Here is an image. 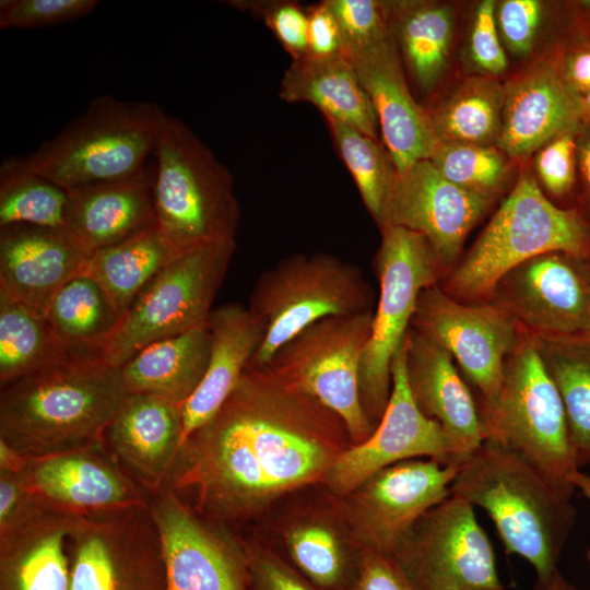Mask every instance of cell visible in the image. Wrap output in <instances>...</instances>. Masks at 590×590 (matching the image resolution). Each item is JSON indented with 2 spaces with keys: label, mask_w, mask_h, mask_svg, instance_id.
Returning <instances> with one entry per match:
<instances>
[{
  "label": "cell",
  "mask_w": 590,
  "mask_h": 590,
  "mask_svg": "<svg viewBox=\"0 0 590 590\" xmlns=\"http://www.w3.org/2000/svg\"><path fill=\"white\" fill-rule=\"evenodd\" d=\"M346 439L333 412L268 368L247 367L219 411L187 437L166 486L216 523L249 519L324 480Z\"/></svg>",
  "instance_id": "6da1fadb"
},
{
  "label": "cell",
  "mask_w": 590,
  "mask_h": 590,
  "mask_svg": "<svg viewBox=\"0 0 590 590\" xmlns=\"http://www.w3.org/2000/svg\"><path fill=\"white\" fill-rule=\"evenodd\" d=\"M504 109V84L473 74L428 109L438 143L497 145Z\"/></svg>",
  "instance_id": "836d02e7"
},
{
  "label": "cell",
  "mask_w": 590,
  "mask_h": 590,
  "mask_svg": "<svg viewBox=\"0 0 590 590\" xmlns=\"http://www.w3.org/2000/svg\"><path fill=\"white\" fill-rule=\"evenodd\" d=\"M279 96L290 103L312 104L324 117L379 140L375 107L344 55L328 58L307 55L293 60L281 80Z\"/></svg>",
  "instance_id": "f1b7e54d"
},
{
  "label": "cell",
  "mask_w": 590,
  "mask_h": 590,
  "mask_svg": "<svg viewBox=\"0 0 590 590\" xmlns=\"http://www.w3.org/2000/svg\"><path fill=\"white\" fill-rule=\"evenodd\" d=\"M157 227L178 251L235 240L240 217L233 176L181 120L167 115L155 149Z\"/></svg>",
  "instance_id": "52a82bcc"
},
{
  "label": "cell",
  "mask_w": 590,
  "mask_h": 590,
  "mask_svg": "<svg viewBox=\"0 0 590 590\" xmlns=\"http://www.w3.org/2000/svg\"><path fill=\"white\" fill-rule=\"evenodd\" d=\"M97 4L96 0H1L0 28L59 25L87 15Z\"/></svg>",
  "instance_id": "ee69618b"
},
{
  "label": "cell",
  "mask_w": 590,
  "mask_h": 590,
  "mask_svg": "<svg viewBox=\"0 0 590 590\" xmlns=\"http://www.w3.org/2000/svg\"><path fill=\"white\" fill-rule=\"evenodd\" d=\"M460 464L404 460L368 477L346 496L347 518L362 550L392 555L413 524L451 495Z\"/></svg>",
  "instance_id": "2e32d148"
},
{
  "label": "cell",
  "mask_w": 590,
  "mask_h": 590,
  "mask_svg": "<svg viewBox=\"0 0 590 590\" xmlns=\"http://www.w3.org/2000/svg\"><path fill=\"white\" fill-rule=\"evenodd\" d=\"M35 314L0 291V386L79 357Z\"/></svg>",
  "instance_id": "e575fe53"
},
{
  "label": "cell",
  "mask_w": 590,
  "mask_h": 590,
  "mask_svg": "<svg viewBox=\"0 0 590 590\" xmlns=\"http://www.w3.org/2000/svg\"><path fill=\"white\" fill-rule=\"evenodd\" d=\"M153 173L67 190L64 233L87 256L157 226Z\"/></svg>",
  "instance_id": "484cf974"
},
{
  "label": "cell",
  "mask_w": 590,
  "mask_h": 590,
  "mask_svg": "<svg viewBox=\"0 0 590 590\" xmlns=\"http://www.w3.org/2000/svg\"><path fill=\"white\" fill-rule=\"evenodd\" d=\"M178 253L157 226L88 256L86 272L123 315Z\"/></svg>",
  "instance_id": "d6a6232c"
},
{
  "label": "cell",
  "mask_w": 590,
  "mask_h": 590,
  "mask_svg": "<svg viewBox=\"0 0 590 590\" xmlns=\"http://www.w3.org/2000/svg\"><path fill=\"white\" fill-rule=\"evenodd\" d=\"M371 291L359 270L326 255H294L257 280L249 310L264 337L247 367L262 368L295 335L333 316L371 311Z\"/></svg>",
  "instance_id": "ba28073f"
},
{
  "label": "cell",
  "mask_w": 590,
  "mask_h": 590,
  "mask_svg": "<svg viewBox=\"0 0 590 590\" xmlns=\"http://www.w3.org/2000/svg\"><path fill=\"white\" fill-rule=\"evenodd\" d=\"M337 151L351 173L369 214L379 225L397 169L384 143L356 128L324 117Z\"/></svg>",
  "instance_id": "74e56055"
},
{
  "label": "cell",
  "mask_w": 590,
  "mask_h": 590,
  "mask_svg": "<svg viewBox=\"0 0 590 590\" xmlns=\"http://www.w3.org/2000/svg\"><path fill=\"white\" fill-rule=\"evenodd\" d=\"M589 285H590V260H589ZM589 310H590V300H589Z\"/></svg>",
  "instance_id": "6f0895ef"
},
{
  "label": "cell",
  "mask_w": 590,
  "mask_h": 590,
  "mask_svg": "<svg viewBox=\"0 0 590 590\" xmlns=\"http://www.w3.org/2000/svg\"><path fill=\"white\" fill-rule=\"evenodd\" d=\"M496 2L481 1L472 15L467 55L480 75L497 78L508 68V59L496 24Z\"/></svg>",
  "instance_id": "f6af8a7d"
},
{
  "label": "cell",
  "mask_w": 590,
  "mask_h": 590,
  "mask_svg": "<svg viewBox=\"0 0 590 590\" xmlns=\"http://www.w3.org/2000/svg\"><path fill=\"white\" fill-rule=\"evenodd\" d=\"M535 338L559 391L573 456L580 469L590 463V340L587 337Z\"/></svg>",
  "instance_id": "d590c367"
},
{
  "label": "cell",
  "mask_w": 590,
  "mask_h": 590,
  "mask_svg": "<svg viewBox=\"0 0 590 590\" xmlns=\"http://www.w3.org/2000/svg\"><path fill=\"white\" fill-rule=\"evenodd\" d=\"M380 231L376 257L379 295L359 371L361 400L374 428L387 406L391 363L410 330L418 296L445 272L423 235L393 225Z\"/></svg>",
  "instance_id": "9c48e42d"
},
{
  "label": "cell",
  "mask_w": 590,
  "mask_h": 590,
  "mask_svg": "<svg viewBox=\"0 0 590 590\" xmlns=\"http://www.w3.org/2000/svg\"><path fill=\"white\" fill-rule=\"evenodd\" d=\"M450 493L488 514L506 553L527 559L535 590H546L576 523L570 498L526 458L492 441L463 460Z\"/></svg>",
  "instance_id": "3957f363"
},
{
  "label": "cell",
  "mask_w": 590,
  "mask_h": 590,
  "mask_svg": "<svg viewBox=\"0 0 590 590\" xmlns=\"http://www.w3.org/2000/svg\"><path fill=\"white\" fill-rule=\"evenodd\" d=\"M306 9L309 54L328 58L343 54V42L338 21L327 0Z\"/></svg>",
  "instance_id": "816d5d0a"
},
{
  "label": "cell",
  "mask_w": 590,
  "mask_h": 590,
  "mask_svg": "<svg viewBox=\"0 0 590 590\" xmlns=\"http://www.w3.org/2000/svg\"><path fill=\"white\" fill-rule=\"evenodd\" d=\"M234 250L226 240L178 253L134 299L102 358L120 368L151 343L206 326Z\"/></svg>",
  "instance_id": "30bf717a"
},
{
  "label": "cell",
  "mask_w": 590,
  "mask_h": 590,
  "mask_svg": "<svg viewBox=\"0 0 590 590\" xmlns=\"http://www.w3.org/2000/svg\"><path fill=\"white\" fill-rule=\"evenodd\" d=\"M345 590L420 589L391 555L362 550L357 575Z\"/></svg>",
  "instance_id": "c3c4849f"
},
{
  "label": "cell",
  "mask_w": 590,
  "mask_h": 590,
  "mask_svg": "<svg viewBox=\"0 0 590 590\" xmlns=\"http://www.w3.org/2000/svg\"><path fill=\"white\" fill-rule=\"evenodd\" d=\"M391 556L420 590H505L474 506L456 495L425 512Z\"/></svg>",
  "instance_id": "4fadbf2b"
},
{
  "label": "cell",
  "mask_w": 590,
  "mask_h": 590,
  "mask_svg": "<svg viewBox=\"0 0 590 590\" xmlns=\"http://www.w3.org/2000/svg\"><path fill=\"white\" fill-rule=\"evenodd\" d=\"M390 22L406 70L422 93H432L449 67L456 12L445 2L390 1Z\"/></svg>",
  "instance_id": "4dcf8cb0"
},
{
  "label": "cell",
  "mask_w": 590,
  "mask_h": 590,
  "mask_svg": "<svg viewBox=\"0 0 590 590\" xmlns=\"http://www.w3.org/2000/svg\"><path fill=\"white\" fill-rule=\"evenodd\" d=\"M245 551L249 590H320L276 554L256 546Z\"/></svg>",
  "instance_id": "7dc6e473"
},
{
  "label": "cell",
  "mask_w": 590,
  "mask_h": 590,
  "mask_svg": "<svg viewBox=\"0 0 590 590\" xmlns=\"http://www.w3.org/2000/svg\"><path fill=\"white\" fill-rule=\"evenodd\" d=\"M492 201L451 184L430 160H422L397 172L379 227L400 226L423 235L446 270Z\"/></svg>",
  "instance_id": "d6986e66"
},
{
  "label": "cell",
  "mask_w": 590,
  "mask_h": 590,
  "mask_svg": "<svg viewBox=\"0 0 590 590\" xmlns=\"http://www.w3.org/2000/svg\"><path fill=\"white\" fill-rule=\"evenodd\" d=\"M451 590H457V589H451Z\"/></svg>",
  "instance_id": "91938a15"
},
{
  "label": "cell",
  "mask_w": 590,
  "mask_h": 590,
  "mask_svg": "<svg viewBox=\"0 0 590 590\" xmlns=\"http://www.w3.org/2000/svg\"><path fill=\"white\" fill-rule=\"evenodd\" d=\"M233 8L261 19L272 31L292 60L309 54L308 21L306 9L294 1L285 0H233Z\"/></svg>",
  "instance_id": "60d3db41"
},
{
  "label": "cell",
  "mask_w": 590,
  "mask_h": 590,
  "mask_svg": "<svg viewBox=\"0 0 590 590\" xmlns=\"http://www.w3.org/2000/svg\"><path fill=\"white\" fill-rule=\"evenodd\" d=\"M208 329L210 357L206 370L193 394L182 405L184 442L223 405L264 337L263 323L249 308L237 303L212 310Z\"/></svg>",
  "instance_id": "4316f807"
},
{
  "label": "cell",
  "mask_w": 590,
  "mask_h": 590,
  "mask_svg": "<svg viewBox=\"0 0 590 590\" xmlns=\"http://www.w3.org/2000/svg\"><path fill=\"white\" fill-rule=\"evenodd\" d=\"M285 545L293 566L320 590H345L357 575L358 567L352 566L342 542L327 524L292 527Z\"/></svg>",
  "instance_id": "f35d334b"
},
{
  "label": "cell",
  "mask_w": 590,
  "mask_h": 590,
  "mask_svg": "<svg viewBox=\"0 0 590 590\" xmlns=\"http://www.w3.org/2000/svg\"><path fill=\"white\" fill-rule=\"evenodd\" d=\"M545 13V4L539 0H504L496 3V24L504 47L519 57L529 55Z\"/></svg>",
  "instance_id": "bcb514c9"
},
{
  "label": "cell",
  "mask_w": 590,
  "mask_h": 590,
  "mask_svg": "<svg viewBox=\"0 0 590 590\" xmlns=\"http://www.w3.org/2000/svg\"><path fill=\"white\" fill-rule=\"evenodd\" d=\"M80 517L45 507L0 533V590H70L68 538Z\"/></svg>",
  "instance_id": "83f0119b"
},
{
  "label": "cell",
  "mask_w": 590,
  "mask_h": 590,
  "mask_svg": "<svg viewBox=\"0 0 590 590\" xmlns=\"http://www.w3.org/2000/svg\"><path fill=\"white\" fill-rule=\"evenodd\" d=\"M87 260L63 231L0 227V291L40 316L66 283L86 271Z\"/></svg>",
  "instance_id": "cb8c5ba5"
},
{
  "label": "cell",
  "mask_w": 590,
  "mask_h": 590,
  "mask_svg": "<svg viewBox=\"0 0 590 590\" xmlns=\"http://www.w3.org/2000/svg\"><path fill=\"white\" fill-rule=\"evenodd\" d=\"M485 441L516 451L566 497L571 498L576 465L564 404L538 339L523 332L505 362L500 388L481 400Z\"/></svg>",
  "instance_id": "8992f818"
},
{
  "label": "cell",
  "mask_w": 590,
  "mask_h": 590,
  "mask_svg": "<svg viewBox=\"0 0 590 590\" xmlns=\"http://www.w3.org/2000/svg\"><path fill=\"white\" fill-rule=\"evenodd\" d=\"M556 56L569 86L580 96L590 91V30L576 28L556 42Z\"/></svg>",
  "instance_id": "f907efd6"
},
{
  "label": "cell",
  "mask_w": 590,
  "mask_h": 590,
  "mask_svg": "<svg viewBox=\"0 0 590 590\" xmlns=\"http://www.w3.org/2000/svg\"><path fill=\"white\" fill-rule=\"evenodd\" d=\"M418 457L462 463L442 427L425 416L412 397L403 343L391 363V391L382 417L367 439L340 453L324 480L333 493L346 496L376 472Z\"/></svg>",
  "instance_id": "9a60e30c"
},
{
  "label": "cell",
  "mask_w": 590,
  "mask_h": 590,
  "mask_svg": "<svg viewBox=\"0 0 590 590\" xmlns=\"http://www.w3.org/2000/svg\"><path fill=\"white\" fill-rule=\"evenodd\" d=\"M70 590H167L149 504L81 516L68 538Z\"/></svg>",
  "instance_id": "7c38bea8"
},
{
  "label": "cell",
  "mask_w": 590,
  "mask_h": 590,
  "mask_svg": "<svg viewBox=\"0 0 590 590\" xmlns=\"http://www.w3.org/2000/svg\"><path fill=\"white\" fill-rule=\"evenodd\" d=\"M158 528L167 590H249L245 546L170 487L149 500Z\"/></svg>",
  "instance_id": "e0dca14e"
},
{
  "label": "cell",
  "mask_w": 590,
  "mask_h": 590,
  "mask_svg": "<svg viewBox=\"0 0 590 590\" xmlns=\"http://www.w3.org/2000/svg\"><path fill=\"white\" fill-rule=\"evenodd\" d=\"M580 131L566 132L542 145L534 156L536 176L546 192L577 201V144Z\"/></svg>",
  "instance_id": "7bdbcfd3"
},
{
  "label": "cell",
  "mask_w": 590,
  "mask_h": 590,
  "mask_svg": "<svg viewBox=\"0 0 590 590\" xmlns=\"http://www.w3.org/2000/svg\"><path fill=\"white\" fill-rule=\"evenodd\" d=\"M551 252L589 259L590 219L552 202L536 179L522 173L442 290L457 300H477L515 268Z\"/></svg>",
  "instance_id": "277c9868"
},
{
  "label": "cell",
  "mask_w": 590,
  "mask_h": 590,
  "mask_svg": "<svg viewBox=\"0 0 590 590\" xmlns=\"http://www.w3.org/2000/svg\"><path fill=\"white\" fill-rule=\"evenodd\" d=\"M578 184L576 208L590 219V129L583 127L577 144Z\"/></svg>",
  "instance_id": "f5cc1de1"
},
{
  "label": "cell",
  "mask_w": 590,
  "mask_h": 590,
  "mask_svg": "<svg viewBox=\"0 0 590 590\" xmlns=\"http://www.w3.org/2000/svg\"><path fill=\"white\" fill-rule=\"evenodd\" d=\"M129 393L120 368L74 357L1 386L0 440L28 458L102 444Z\"/></svg>",
  "instance_id": "7a4b0ae2"
},
{
  "label": "cell",
  "mask_w": 590,
  "mask_h": 590,
  "mask_svg": "<svg viewBox=\"0 0 590 590\" xmlns=\"http://www.w3.org/2000/svg\"><path fill=\"white\" fill-rule=\"evenodd\" d=\"M546 590H583V589H580L574 586L573 583H570L568 580H566L563 577L559 570H557L553 575Z\"/></svg>",
  "instance_id": "11a10c76"
},
{
  "label": "cell",
  "mask_w": 590,
  "mask_h": 590,
  "mask_svg": "<svg viewBox=\"0 0 590 590\" xmlns=\"http://www.w3.org/2000/svg\"><path fill=\"white\" fill-rule=\"evenodd\" d=\"M590 340V335H586Z\"/></svg>",
  "instance_id": "680465c9"
},
{
  "label": "cell",
  "mask_w": 590,
  "mask_h": 590,
  "mask_svg": "<svg viewBox=\"0 0 590 590\" xmlns=\"http://www.w3.org/2000/svg\"><path fill=\"white\" fill-rule=\"evenodd\" d=\"M580 104L583 127L590 129V91L580 95Z\"/></svg>",
  "instance_id": "9f6ffc18"
},
{
  "label": "cell",
  "mask_w": 590,
  "mask_h": 590,
  "mask_svg": "<svg viewBox=\"0 0 590 590\" xmlns=\"http://www.w3.org/2000/svg\"><path fill=\"white\" fill-rule=\"evenodd\" d=\"M371 320L373 310L321 319L295 335L262 367L339 416L353 445L363 442L374 430L359 388Z\"/></svg>",
  "instance_id": "8fae6325"
},
{
  "label": "cell",
  "mask_w": 590,
  "mask_h": 590,
  "mask_svg": "<svg viewBox=\"0 0 590 590\" xmlns=\"http://www.w3.org/2000/svg\"><path fill=\"white\" fill-rule=\"evenodd\" d=\"M210 357L208 324L149 344L121 367L132 393H146L182 406L200 385Z\"/></svg>",
  "instance_id": "f546056e"
},
{
  "label": "cell",
  "mask_w": 590,
  "mask_h": 590,
  "mask_svg": "<svg viewBox=\"0 0 590 590\" xmlns=\"http://www.w3.org/2000/svg\"><path fill=\"white\" fill-rule=\"evenodd\" d=\"M429 160L451 184L492 200L511 178V158L496 145L438 143Z\"/></svg>",
  "instance_id": "ab89813d"
},
{
  "label": "cell",
  "mask_w": 590,
  "mask_h": 590,
  "mask_svg": "<svg viewBox=\"0 0 590 590\" xmlns=\"http://www.w3.org/2000/svg\"><path fill=\"white\" fill-rule=\"evenodd\" d=\"M411 328L456 359L483 401L497 394L505 362L523 333L498 303L463 304L437 284L420 294Z\"/></svg>",
  "instance_id": "5bb4252c"
},
{
  "label": "cell",
  "mask_w": 590,
  "mask_h": 590,
  "mask_svg": "<svg viewBox=\"0 0 590 590\" xmlns=\"http://www.w3.org/2000/svg\"><path fill=\"white\" fill-rule=\"evenodd\" d=\"M68 191L28 169L22 158L0 168V227L27 224L64 232Z\"/></svg>",
  "instance_id": "8d00e7d4"
},
{
  "label": "cell",
  "mask_w": 590,
  "mask_h": 590,
  "mask_svg": "<svg viewBox=\"0 0 590 590\" xmlns=\"http://www.w3.org/2000/svg\"><path fill=\"white\" fill-rule=\"evenodd\" d=\"M375 107L382 142L397 172L429 160L438 145L428 109L410 92L391 32L369 45L344 52Z\"/></svg>",
  "instance_id": "ffe728a7"
},
{
  "label": "cell",
  "mask_w": 590,
  "mask_h": 590,
  "mask_svg": "<svg viewBox=\"0 0 590 590\" xmlns=\"http://www.w3.org/2000/svg\"><path fill=\"white\" fill-rule=\"evenodd\" d=\"M571 482L575 488H578L582 493V495L590 502V474L583 473L578 470L573 475ZM586 557L590 562V548L587 550Z\"/></svg>",
  "instance_id": "db71d44e"
},
{
  "label": "cell",
  "mask_w": 590,
  "mask_h": 590,
  "mask_svg": "<svg viewBox=\"0 0 590 590\" xmlns=\"http://www.w3.org/2000/svg\"><path fill=\"white\" fill-rule=\"evenodd\" d=\"M46 319L75 355L102 357L122 316L103 287L85 271L60 288L49 305Z\"/></svg>",
  "instance_id": "1f68e13d"
},
{
  "label": "cell",
  "mask_w": 590,
  "mask_h": 590,
  "mask_svg": "<svg viewBox=\"0 0 590 590\" xmlns=\"http://www.w3.org/2000/svg\"><path fill=\"white\" fill-rule=\"evenodd\" d=\"M182 444V406L132 392L102 438L116 464L151 495L167 485Z\"/></svg>",
  "instance_id": "603a6c76"
},
{
  "label": "cell",
  "mask_w": 590,
  "mask_h": 590,
  "mask_svg": "<svg viewBox=\"0 0 590 590\" xmlns=\"http://www.w3.org/2000/svg\"><path fill=\"white\" fill-rule=\"evenodd\" d=\"M582 129L580 96L566 82L554 46L504 84L496 146L511 160L528 157L555 137Z\"/></svg>",
  "instance_id": "44dd1931"
},
{
  "label": "cell",
  "mask_w": 590,
  "mask_h": 590,
  "mask_svg": "<svg viewBox=\"0 0 590 590\" xmlns=\"http://www.w3.org/2000/svg\"><path fill=\"white\" fill-rule=\"evenodd\" d=\"M22 474L45 506L78 516L149 504L151 497L116 464L102 444L27 458Z\"/></svg>",
  "instance_id": "7402d4cb"
},
{
  "label": "cell",
  "mask_w": 590,
  "mask_h": 590,
  "mask_svg": "<svg viewBox=\"0 0 590 590\" xmlns=\"http://www.w3.org/2000/svg\"><path fill=\"white\" fill-rule=\"evenodd\" d=\"M45 507L26 485L22 471L0 470V533L25 522Z\"/></svg>",
  "instance_id": "681fc988"
},
{
  "label": "cell",
  "mask_w": 590,
  "mask_h": 590,
  "mask_svg": "<svg viewBox=\"0 0 590 590\" xmlns=\"http://www.w3.org/2000/svg\"><path fill=\"white\" fill-rule=\"evenodd\" d=\"M167 114L153 102L102 95L22 161L66 190L143 174Z\"/></svg>",
  "instance_id": "5b68a950"
},
{
  "label": "cell",
  "mask_w": 590,
  "mask_h": 590,
  "mask_svg": "<svg viewBox=\"0 0 590 590\" xmlns=\"http://www.w3.org/2000/svg\"><path fill=\"white\" fill-rule=\"evenodd\" d=\"M404 344L412 397L442 427L463 462L485 441L479 406L444 347L412 328Z\"/></svg>",
  "instance_id": "d4e9b609"
},
{
  "label": "cell",
  "mask_w": 590,
  "mask_h": 590,
  "mask_svg": "<svg viewBox=\"0 0 590 590\" xmlns=\"http://www.w3.org/2000/svg\"><path fill=\"white\" fill-rule=\"evenodd\" d=\"M327 1L340 27L343 54L375 43L391 32L390 1Z\"/></svg>",
  "instance_id": "b9f144b4"
},
{
  "label": "cell",
  "mask_w": 590,
  "mask_h": 590,
  "mask_svg": "<svg viewBox=\"0 0 590 590\" xmlns=\"http://www.w3.org/2000/svg\"><path fill=\"white\" fill-rule=\"evenodd\" d=\"M589 260L563 252L535 257L499 282L498 304L531 335H589Z\"/></svg>",
  "instance_id": "ac0fdd59"
}]
</instances>
